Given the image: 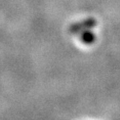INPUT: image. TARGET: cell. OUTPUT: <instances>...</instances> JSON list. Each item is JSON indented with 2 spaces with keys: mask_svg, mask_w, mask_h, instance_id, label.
<instances>
[{
  "mask_svg": "<svg viewBox=\"0 0 120 120\" xmlns=\"http://www.w3.org/2000/svg\"><path fill=\"white\" fill-rule=\"evenodd\" d=\"M95 40H96V36H95L94 33H92L91 31H90V29L85 30V31L81 32L80 41H81L82 43L90 45V44H93V43H94Z\"/></svg>",
  "mask_w": 120,
  "mask_h": 120,
  "instance_id": "7a4b0ae2",
  "label": "cell"
},
{
  "mask_svg": "<svg viewBox=\"0 0 120 120\" xmlns=\"http://www.w3.org/2000/svg\"><path fill=\"white\" fill-rule=\"evenodd\" d=\"M96 25H97V20L92 17H90V18L84 19L80 22H76V23L71 24L68 28V31L70 33H72V34H78V33H81V32L85 31V30L95 27Z\"/></svg>",
  "mask_w": 120,
  "mask_h": 120,
  "instance_id": "6da1fadb",
  "label": "cell"
}]
</instances>
